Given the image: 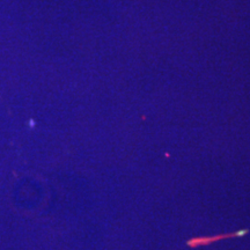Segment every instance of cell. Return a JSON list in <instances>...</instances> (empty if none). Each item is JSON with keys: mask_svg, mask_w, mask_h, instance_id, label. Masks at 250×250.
Segmentation results:
<instances>
[{"mask_svg": "<svg viewBox=\"0 0 250 250\" xmlns=\"http://www.w3.org/2000/svg\"><path fill=\"white\" fill-rule=\"evenodd\" d=\"M247 233H248V230H239V232H235V233L221 234V235L212 236V237H197V239H192V240H190V241H188L187 245L189 246L190 248H198V247L211 245V243L217 242V241H219V240L228 239V237H236V236L246 235Z\"/></svg>", "mask_w": 250, "mask_h": 250, "instance_id": "cell-1", "label": "cell"}]
</instances>
